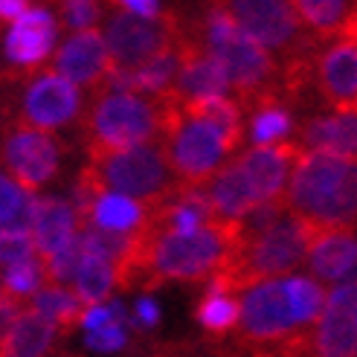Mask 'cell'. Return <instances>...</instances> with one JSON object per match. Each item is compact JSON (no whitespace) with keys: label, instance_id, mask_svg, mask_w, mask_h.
I'll list each match as a JSON object with an SVG mask.
<instances>
[{"label":"cell","instance_id":"1","mask_svg":"<svg viewBox=\"0 0 357 357\" xmlns=\"http://www.w3.org/2000/svg\"><path fill=\"white\" fill-rule=\"evenodd\" d=\"M284 206L294 215L323 227L357 224V160L328 151L299 149L284 189Z\"/></svg>","mask_w":357,"mask_h":357},{"label":"cell","instance_id":"2","mask_svg":"<svg viewBox=\"0 0 357 357\" xmlns=\"http://www.w3.org/2000/svg\"><path fill=\"white\" fill-rule=\"evenodd\" d=\"M201 41L224 67L229 79V91L238 96L244 108L253 111L259 105L282 102L276 61L271 50L259 44L250 32H244L221 3H215L206 12L201 26Z\"/></svg>","mask_w":357,"mask_h":357},{"label":"cell","instance_id":"3","mask_svg":"<svg viewBox=\"0 0 357 357\" xmlns=\"http://www.w3.org/2000/svg\"><path fill=\"white\" fill-rule=\"evenodd\" d=\"M79 183L99 192H122L137 201L157 204L172 189V166L160 139L122 149H87V166Z\"/></svg>","mask_w":357,"mask_h":357},{"label":"cell","instance_id":"4","mask_svg":"<svg viewBox=\"0 0 357 357\" xmlns=\"http://www.w3.org/2000/svg\"><path fill=\"white\" fill-rule=\"evenodd\" d=\"M87 149H122L160 139V102L137 91H108L84 119Z\"/></svg>","mask_w":357,"mask_h":357},{"label":"cell","instance_id":"5","mask_svg":"<svg viewBox=\"0 0 357 357\" xmlns=\"http://www.w3.org/2000/svg\"><path fill=\"white\" fill-rule=\"evenodd\" d=\"M238 343L247 349H276L282 351L284 343L294 340V337L305 328L299 326L288 296H284V282L276 279H261L256 284H250L244 291V299L238 302Z\"/></svg>","mask_w":357,"mask_h":357},{"label":"cell","instance_id":"6","mask_svg":"<svg viewBox=\"0 0 357 357\" xmlns=\"http://www.w3.org/2000/svg\"><path fill=\"white\" fill-rule=\"evenodd\" d=\"M212 3H221L259 44L288 59L314 52L319 44V38H311L305 32L291 0H212Z\"/></svg>","mask_w":357,"mask_h":357},{"label":"cell","instance_id":"7","mask_svg":"<svg viewBox=\"0 0 357 357\" xmlns=\"http://www.w3.org/2000/svg\"><path fill=\"white\" fill-rule=\"evenodd\" d=\"M183 35V26L174 15L160 12L154 17L137 12H114L108 26H105V44L111 52V64L134 70L146 59L157 56L160 50L172 47Z\"/></svg>","mask_w":357,"mask_h":357},{"label":"cell","instance_id":"8","mask_svg":"<svg viewBox=\"0 0 357 357\" xmlns=\"http://www.w3.org/2000/svg\"><path fill=\"white\" fill-rule=\"evenodd\" d=\"M3 157L15 181L24 189L35 192L44 183H50L52 174L59 172L61 149L50 134H44V128H35V125L26 122V125H17L9 134Z\"/></svg>","mask_w":357,"mask_h":357},{"label":"cell","instance_id":"9","mask_svg":"<svg viewBox=\"0 0 357 357\" xmlns=\"http://www.w3.org/2000/svg\"><path fill=\"white\" fill-rule=\"evenodd\" d=\"M311 354H357V282H343L326 296V308L314 323Z\"/></svg>","mask_w":357,"mask_h":357},{"label":"cell","instance_id":"10","mask_svg":"<svg viewBox=\"0 0 357 357\" xmlns=\"http://www.w3.org/2000/svg\"><path fill=\"white\" fill-rule=\"evenodd\" d=\"M82 93L79 84L61 73H50L35 79L24 96V119L35 128H61L79 116Z\"/></svg>","mask_w":357,"mask_h":357},{"label":"cell","instance_id":"11","mask_svg":"<svg viewBox=\"0 0 357 357\" xmlns=\"http://www.w3.org/2000/svg\"><path fill=\"white\" fill-rule=\"evenodd\" d=\"M317 87L331 111H357V41H337L317 59Z\"/></svg>","mask_w":357,"mask_h":357},{"label":"cell","instance_id":"12","mask_svg":"<svg viewBox=\"0 0 357 357\" xmlns=\"http://www.w3.org/2000/svg\"><path fill=\"white\" fill-rule=\"evenodd\" d=\"M299 157L296 142H267L256 146L238 157V166L244 169L250 186L256 189L261 201H276L284 198V183L288 174Z\"/></svg>","mask_w":357,"mask_h":357},{"label":"cell","instance_id":"13","mask_svg":"<svg viewBox=\"0 0 357 357\" xmlns=\"http://www.w3.org/2000/svg\"><path fill=\"white\" fill-rule=\"evenodd\" d=\"M52 67H56V73L67 76L76 84L99 87V82L111 67V52H108V44H105V35H99L93 26L76 29L70 35V41L56 52Z\"/></svg>","mask_w":357,"mask_h":357},{"label":"cell","instance_id":"14","mask_svg":"<svg viewBox=\"0 0 357 357\" xmlns=\"http://www.w3.org/2000/svg\"><path fill=\"white\" fill-rule=\"evenodd\" d=\"M52 44H56V21H52V15L47 9H24L12 21L3 50L12 64L29 67L44 61Z\"/></svg>","mask_w":357,"mask_h":357},{"label":"cell","instance_id":"15","mask_svg":"<svg viewBox=\"0 0 357 357\" xmlns=\"http://www.w3.org/2000/svg\"><path fill=\"white\" fill-rule=\"evenodd\" d=\"M76 233H79V215L73 204L61 198H35L29 236L35 241V250L44 259L61 250L67 241H73Z\"/></svg>","mask_w":357,"mask_h":357},{"label":"cell","instance_id":"16","mask_svg":"<svg viewBox=\"0 0 357 357\" xmlns=\"http://www.w3.org/2000/svg\"><path fill=\"white\" fill-rule=\"evenodd\" d=\"M296 146L357 160V111H331L305 122Z\"/></svg>","mask_w":357,"mask_h":357},{"label":"cell","instance_id":"17","mask_svg":"<svg viewBox=\"0 0 357 357\" xmlns=\"http://www.w3.org/2000/svg\"><path fill=\"white\" fill-rule=\"evenodd\" d=\"M305 261L311 264V273L317 279L343 282L357 261V236L351 233V227H328L311 244Z\"/></svg>","mask_w":357,"mask_h":357},{"label":"cell","instance_id":"18","mask_svg":"<svg viewBox=\"0 0 357 357\" xmlns=\"http://www.w3.org/2000/svg\"><path fill=\"white\" fill-rule=\"evenodd\" d=\"M204 186L212 201V209L224 218H244L250 209H256L261 204L256 189L250 186L244 169L238 166V160L229 166H218L215 174H212Z\"/></svg>","mask_w":357,"mask_h":357},{"label":"cell","instance_id":"19","mask_svg":"<svg viewBox=\"0 0 357 357\" xmlns=\"http://www.w3.org/2000/svg\"><path fill=\"white\" fill-rule=\"evenodd\" d=\"M59 328L41 311H17L12 326L0 337V357H41L56 346Z\"/></svg>","mask_w":357,"mask_h":357},{"label":"cell","instance_id":"20","mask_svg":"<svg viewBox=\"0 0 357 357\" xmlns=\"http://www.w3.org/2000/svg\"><path fill=\"white\" fill-rule=\"evenodd\" d=\"M181 111L186 116L195 119H204L224 137V146L233 154L241 146V134H244V125H241V108L227 99V96H198V99H177Z\"/></svg>","mask_w":357,"mask_h":357},{"label":"cell","instance_id":"21","mask_svg":"<svg viewBox=\"0 0 357 357\" xmlns=\"http://www.w3.org/2000/svg\"><path fill=\"white\" fill-rule=\"evenodd\" d=\"M151 212V204L146 201H137L131 195H122V192H99L93 204H91V212L82 224H99L105 229H119V233H131L139 224H146Z\"/></svg>","mask_w":357,"mask_h":357},{"label":"cell","instance_id":"22","mask_svg":"<svg viewBox=\"0 0 357 357\" xmlns=\"http://www.w3.org/2000/svg\"><path fill=\"white\" fill-rule=\"evenodd\" d=\"M291 6L314 38L331 41L357 9V0H291Z\"/></svg>","mask_w":357,"mask_h":357},{"label":"cell","instance_id":"23","mask_svg":"<svg viewBox=\"0 0 357 357\" xmlns=\"http://www.w3.org/2000/svg\"><path fill=\"white\" fill-rule=\"evenodd\" d=\"M177 67H181V38H177L172 47L160 50L157 56L146 59L142 64H137L131 70L134 79V91L137 93H151V96H163L169 87L174 84Z\"/></svg>","mask_w":357,"mask_h":357},{"label":"cell","instance_id":"24","mask_svg":"<svg viewBox=\"0 0 357 357\" xmlns=\"http://www.w3.org/2000/svg\"><path fill=\"white\" fill-rule=\"evenodd\" d=\"M73 284H76V294L84 305H96V302H105L111 296L116 276H114V264L96 256V253H84L82 250V259L76 264V273H73Z\"/></svg>","mask_w":357,"mask_h":357},{"label":"cell","instance_id":"25","mask_svg":"<svg viewBox=\"0 0 357 357\" xmlns=\"http://www.w3.org/2000/svg\"><path fill=\"white\" fill-rule=\"evenodd\" d=\"M35 311H41L52 326L59 328V334H70L84 311V302L79 299V294L61 288V284H50L44 291H35V302H32Z\"/></svg>","mask_w":357,"mask_h":357},{"label":"cell","instance_id":"26","mask_svg":"<svg viewBox=\"0 0 357 357\" xmlns=\"http://www.w3.org/2000/svg\"><path fill=\"white\" fill-rule=\"evenodd\" d=\"M32 204V192L0 172V229H29Z\"/></svg>","mask_w":357,"mask_h":357},{"label":"cell","instance_id":"27","mask_svg":"<svg viewBox=\"0 0 357 357\" xmlns=\"http://www.w3.org/2000/svg\"><path fill=\"white\" fill-rule=\"evenodd\" d=\"M284 296H288L294 319L299 326H308V328L317 323L319 314H323V308H326V291L305 276L284 279Z\"/></svg>","mask_w":357,"mask_h":357},{"label":"cell","instance_id":"28","mask_svg":"<svg viewBox=\"0 0 357 357\" xmlns=\"http://www.w3.org/2000/svg\"><path fill=\"white\" fill-rule=\"evenodd\" d=\"M238 311L241 305L236 302L233 294H218V291H206V296L201 299V305H198V323L204 331L209 334H227V331H233L238 326Z\"/></svg>","mask_w":357,"mask_h":357},{"label":"cell","instance_id":"29","mask_svg":"<svg viewBox=\"0 0 357 357\" xmlns=\"http://www.w3.org/2000/svg\"><path fill=\"white\" fill-rule=\"evenodd\" d=\"M288 131H291V114L284 111L279 102L259 105V108H253V119H250V134H253L256 146L279 142Z\"/></svg>","mask_w":357,"mask_h":357},{"label":"cell","instance_id":"30","mask_svg":"<svg viewBox=\"0 0 357 357\" xmlns=\"http://www.w3.org/2000/svg\"><path fill=\"white\" fill-rule=\"evenodd\" d=\"M3 271H6L3 288L15 296H21V299H29V296H35V291L44 288V264L35 256L15 261V264L3 267Z\"/></svg>","mask_w":357,"mask_h":357},{"label":"cell","instance_id":"31","mask_svg":"<svg viewBox=\"0 0 357 357\" xmlns=\"http://www.w3.org/2000/svg\"><path fill=\"white\" fill-rule=\"evenodd\" d=\"M79 259H82V244H79V236H73V241H67L61 250H56V253L41 261L44 264V282H50V284L70 282L76 273Z\"/></svg>","mask_w":357,"mask_h":357},{"label":"cell","instance_id":"32","mask_svg":"<svg viewBox=\"0 0 357 357\" xmlns=\"http://www.w3.org/2000/svg\"><path fill=\"white\" fill-rule=\"evenodd\" d=\"M35 256V241L29 229H0V267Z\"/></svg>","mask_w":357,"mask_h":357},{"label":"cell","instance_id":"33","mask_svg":"<svg viewBox=\"0 0 357 357\" xmlns=\"http://www.w3.org/2000/svg\"><path fill=\"white\" fill-rule=\"evenodd\" d=\"M102 15V0H61V17L70 29H91Z\"/></svg>","mask_w":357,"mask_h":357},{"label":"cell","instance_id":"34","mask_svg":"<svg viewBox=\"0 0 357 357\" xmlns=\"http://www.w3.org/2000/svg\"><path fill=\"white\" fill-rule=\"evenodd\" d=\"M87 346L96 349V351H119L125 343H128V334H125V323H111V326H102V328H93L87 331Z\"/></svg>","mask_w":357,"mask_h":357},{"label":"cell","instance_id":"35","mask_svg":"<svg viewBox=\"0 0 357 357\" xmlns=\"http://www.w3.org/2000/svg\"><path fill=\"white\" fill-rule=\"evenodd\" d=\"M24 299L9 294L6 288H0V337H3V331L12 326V319L17 317V311H21Z\"/></svg>","mask_w":357,"mask_h":357},{"label":"cell","instance_id":"36","mask_svg":"<svg viewBox=\"0 0 357 357\" xmlns=\"http://www.w3.org/2000/svg\"><path fill=\"white\" fill-rule=\"evenodd\" d=\"M137 328H157V323H160V308L154 305L151 299H142L139 305H137Z\"/></svg>","mask_w":357,"mask_h":357},{"label":"cell","instance_id":"37","mask_svg":"<svg viewBox=\"0 0 357 357\" xmlns=\"http://www.w3.org/2000/svg\"><path fill=\"white\" fill-rule=\"evenodd\" d=\"M108 3H116L122 9L137 12V15H146V17H154V15L163 12V9H160V0H108Z\"/></svg>","mask_w":357,"mask_h":357},{"label":"cell","instance_id":"38","mask_svg":"<svg viewBox=\"0 0 357 357\" xmlns=\"http://www.w3.org/2000/svg\"><path fill=\"white\" fill-rule=\"evenodd\" d=\"M24 9H29V0H0V21H15Z\"/></svg>","mask_w":357,"mask_h":357},{"label":"cell","instance_id":"39","mask_svg":"<svg viewBox=\"0 0 357 357\" xmlns=\"http://www.w3.org/2000/svg\"><path fill=\"white\" fill-rule=\"evenodd\" d=\"M343 282H357V261H354V267H351V271H349V276H346Z\"/></svg>","mask_w":357,"mask_h":357},{"label":"cell","instance_id":"40","mask_svg":"<svg viewBox=\"0 0 357 357\" xmlns=\"http://www.w3.org/2000/svg\"><path fill=\"white\" fill-rule=\"evenodd\" d=\"M0 288H3V284H0Z\"/></svg>","mask_w":357,"mask_h":357}]
</instances>
